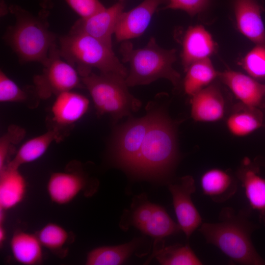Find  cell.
<instances>
[{
	"label": "cell",
	"instance_id": "obj_5",
	"mask_svg": "<svg viewBox=\"0 0 265 265\" xmlns=\"http://www.w3.org/2000/svg\"><path fill=\"white\" fill-rule=\"evenodd\" d=\"M61 57L76 68L80 77L93 68L104 74H114L126 78L128 70L115 55L112 49L91 36L69 32L58 37Z\"/></svg>",
	"mask_w": 265,
	"mask_h": 265
},
{
	"label": "cell",
	"instance_id": "obj_10",
	"mask_svg": "<svg viewBox=\"0 0 265 265\" xmlns=\"http://www.w3.org/2000/svg\"><path fill=\"white\" fill-rule=\"evenodd\" d=\"M168 188L179 226L188 239L202 223V217L191 199L196 190L194 180L191 176H184L169 184Z\"/></svg>",
	"mask_w": 265,
	"mask_h": 265
},
{
	"label": "cell",
	"instance_id": "obj_7",
	"mask_svg": "<svg viewBox=\"0 0 265 265\" xmlns=\"http://www.w3.org/2000/svg\"><path fill=\"white\" fill-rule=\"evenodd\" d=\"M41 74L33 78L34 88L40 99H46L83 86L77 70L61 56L58 46L53 45Z\"/></svg>",
	"mask_w": 265,
	"mask_h": 265
},
{
	"label": "cell",
	"instance_id": "obj_22",
	"mask_svg": "<svg viewBox=\"0 0 265 265\" xmlns=\"http://www.w3.org/2000/svg\"><path fill=\"white\" fill-rule=\"evenodd\" d=\"M62 137L58 132L52 129L26 141L18 149L6 166L19 169L23 164L37 160L46 152L53 142L60 141Z\"/></svg>",
	"mask_w": 265,
	"mask_h": 265
},
{
	"label": "cell",
	"instance_id": "obj_35",
	"mask_svg": "<svg viewBox=\"0 0 265 265\" xmlns=\"http://www.w3.org/2000/svg\"><path fill=\"white\" fill-rule=\"evenodd\" d=\"M6 232L4 229L2 225H0V244L1 246V244L3 243L4 240L6 239Z\"/></svg>",
	"mask_w": 265,
	"mask_h": 265
},
{
	"label": "cell",
	"instance_id": "obj_17",
	"mask_svg": "<svg viewBox=\"0 0 265 265\" xmlns=\"http://www.w3.org/2000/svg\"><path fill=\"white\" fill-rule=\"evenodd\" d=\"M236 24L238 30L256 45H265L262 8L256 0H235Z\"/></svg>",
	"mask_w": 265,
	"mask_h": 265
},
{
	"label": "cell",
	"instance_id": "obj_12",
	"mask_svg": "<svg viewBox=\"0 0 265 265\" xmlns=\"http://www.w3.org/2000/svg\"><path fill=\"white\" fill-rule=\"evenodd\" d=\"M88 186V177L80 167L72 164L66 171L51 175L47 190L52 202L63 205L72 201Z\"/></svg>",
	"mask_w": 265,
	"mask_h": 265
},
{
	"label": "cell",
	"instance_id": "obj_34",
	"mask_svg": "<svg viewBox=\"0 0 265 265\" xmlns=\"http://www.w3.org/2000/svg\"><path fill=\"white\" fill-rule=\"evenodd\" d=\"M41 9L50 10L53 5V0H39Z\"/></svg>",
	"mask_w": 265,
	"mask_h": 265
},
{
	"label": "cell",
	"instance_id": "obj_6",
	"mask_svg": "<svg viewBox=\"0 0 265 265\" xmlns=\"http://www.w3.org/2000/svg\"><path fill=\"white\" fill-rule=\"evenodd\" d=\"M125 79L117 74L92 72L81 77L99 115H108L117 122L139 109L141 103L129 92Z\"/></svg>",
	"mask_w": 265,
	"mask_h": 265
},
{
	"label": "cell",
	"instance_id": "obj_23",
	"mask_svg": "<svg viewBox=\"0 0 265 265\" xmlns=\"http://www.w3.org/2000/svg\"><path fill=\"white\" fill-rule=\"evenodd\" d=\"M43 246L36 234L18 231L14 234L10 247L15 260L24 265H36L42 263Z\"/></svg>",
	"mask_w": 265,
	"mask_h": 265
},
{
	"label": "cell",
	"instance_id": "obj_16",
	"mask_svg": "<svg viewBox=\"0 0 265 265\" xmlns=\"http://www.w3.org/2000/svg\"><path fill=\"white\" fill-rule=\"evenodd\" d=\"M190 102L191 116L195 121L215 122L225 115V100L214 84H211L191 96Z\"/></svg>",
	"mask_w": 265,
	"mask_h": 265
},
{
	"label": "cell",
	"instance_id": "obj_32",
	"mask_svg": "<svg viewBox=\"0 0 265 265\" xmlns=\"http://www.w3.org/2000/svg\"><path fill=\"white\" fill-rule=\"evenodd\" d=\"M168 3L163 9H180L194 16L205 10L210 0H168Z\"/></svg>",
	"mask_w": 265,
	"mask_h": 265
},
{
	"label": "cell",
	"instance_id": "obj_4",
	"mask_svg": "<svg viewBox=\"0 0 265 265\" xmlns=\"http://www.w3.org/2000/svg\"><path fill=\"white\" fill-rule=\"evenodd\" d=\"M120 51L123 61L130 65L125 79L128 86L147 85L161 78L175 87L179 85L180 74L173 67L177 58L175 49L162 48L152 37L145 47L136 49L125 41Z\"/></svg>",
	"mask_w": 265,
	"mask_h": 265
},
{
	"label": "cell",
	"instance_id": "obj_26",
	"mask_svg": "<svg viewBox=\"0 0 265 265\" xmlns=\"http://www.w3.org/2000/svg\"><path fill=\"white\" fill-rule=\"evenodd\" d=\"M136 242L132 241L125 244L96 248L87 256V265H117L123 263L134 251Z\"/></svg>",
	"mask_w": 265,
	"mask_h": 265
},
{
	"label": "cell",
	"instance_id": "obj_36",
	"mask_svg": "<svg viewBox=\"0 0 265 265\" xmlns=\"http://www.w3.org/2000/svg\"><path fill=\"white\" fill-rule=\"evenodd\" d=\"M119 0V1H122V2H123V1L124 0Z\"/></svg>",
	"mask_w": 265,
	"mask_h": 265
},
{
	"label": "cell",
	"instance_id": "obj_31",
	"mask_svg": "<svg viewBox=\"0 0 265 265\" xmlns=\"http://www.w3.org/2000/svg\"><path fill=\"white\" fill-rule=\"evenodd\" d=\"M248 75L257 80L265 79V45H256L242 62Z\"/></svg>",
	"mask_w": 265,
	"mask_h": 265
},
{
	"label": "cell",
	"instance_id": "obj_15",
	"mask_svg": "<svg viewBox=\"0 0 265 265\" xmlns=\"http://www.w3.org/2000/svg\"><path fill=\"white\" fill-rule=\"evenodd\" d=\"M221 80L242 105L259 107L265 96V84L248 75L232 70L218 72Z\"/></svg>",
	"mask_w": 265,
	"mask_h": 265
},
{
	"label": "cell",
	"instance_id": "obj_14",
	"mask_svg": "<svg viewBox=\"0 0 265 265\" xmlns=\"http://www.w3.org/2000/svg\"><path fill=\"white\" fill-rule=\"evenodd\" d=\"M89 101L84 95L71 91L56 96L51 109L53 129L60 134V129L72 126L86 113Z\"/></svg>",
	"mask_w": 265,
	"mask_h": 265
},
{
	"label": "cell",
	"instance_id": "obj_27",
	"mask_svg": "<svg viewBox=\"0 0 265 265\" xmlns=\"http://www.w3.org/2000/svg\"><path fill=\"white\" fill-rule=\"evenodd\" d=\"M154 256L163 265H201L202 262L188 245L175 244L167 247L162 246L155 249Z\"/></svg>",
	"mask_w": 265,
	"mask_h": 265
},
{
	"label": "cell",
	"instance_id": "obj_9",
	"mask_svg": "<svg viewBox=\"0 0 265 265\" xmlns=\"http://www.w3.org/2000/svg\"><path fill=\"white\" fill-rule=\"evenodd\" d=\"M125 217L128 226L153 237L163 238L180 230L163 208L150 203L143 194L135 197Z\"/></svg>",
	"mask_w": 265,
	"mask_h": 265
},
{
	"label": "cell",
	"instance_id": "obj_33",
	"mask_svg": "<svg viewBox=\"0 0 265 265\" xmlns=\"http://www.w3.org/2000/svg\"><path fill=\"white\" fill-rule=\"evenodd\" d=\"M81 18L89 17L106 7L99 0H65Z\"/></svg>",
	"mask_w": 265,
	"mask_h": 265
},
{
	"label": "cell",
	"instance_id": "obj_25",
	"mask_svg": "<svg viewBox=\"0 0 265 265\" xmlns=\"http://www.w3.org/2000/svg\"><path fill=\"white\" fill-rule=\"evenodd\" d=\"M263 114L259 107L244 106L228 117L226 126L233 135L243 137L260 128L263 124Z\"/></svg>",
	"mask_w": 265,
	"mask_h": 265
},
{
	"label": "cell",
	"instance_id": "obj_29",
	"mask_svg": "<svg viewBox=\"0 0 265 265\" xmlns=\"http://www.w3.org/2000/svg\"><path fill=\"white\" fill-rule=\"evenodd\" d=\"M35 234L43 247L54 252L62 250L69 238L68 231L54 223H47Z\"/></svg>",
	"mask_w": 265,
	"mask_h": 265
},
{
	"label": "cell",
	"instance_id": "obj_8",
	"mask_svg": "<svg viewBox=\"0 0 265 265\" xmlns=\"http://www.w3.org/2000/svg\"><path fill=\"white\" fill-rule=\"evenodd\" d=\"M153 110L144 116L132 119L116 131L111 143V154L122 167L132 170L150 127Z\"/></svg>",
	"mask_w": 265,
	"mask_h": 265
},
{
	"label": "cell",
	"instance_id": "obj_28",
	"mask_svg": "<svg viewBox=\"0 0 265 265\" xmlns=\"http://www.w3.org/2000/svg\"><path fill=\"white\" fill-rule=\"evenodd\" d=\"M32 98L40 99L34 89L22 88L1 70H0V102L1 103H21L32 106Z\"/></svg>",
	"mask_w": 265,
	"mask_h": 265
},
{
	"label": "cell",
	"instance_id": "obj_13",
	"mask_svg": "<svg viewBox=\"0 0 265 265\" xmlns=\"http://www.w3.org/2000/svg\"><path fill=\"white\" fill-rule=\"evenodd\" d=\"M166 0H144L130 10L123 11L114 34L118 41L137 38L145 32L158 7Z\"/></svg>",
	"mask_w": 265,
	"mask_h": 265
},
{
	"label": "cell",
	"instance_id": "obj_18",
	"mask_svg": "<svg viewBox=\"0 0 265 265\" xmlns=\"http://www.w3.org/2000/svg\"><path fill=\"white\" fill-rule=\"evenodd\" d=\"M216 49L212 35L202 25L189 27L182 43L181 58L185 71L192 63L210 58Z\"/></svg>",
	"mask_w": 265,
	"mask_h": 265
},
{
	"label": "cell",
	"instance_id": "obj_20",
	"mask_svg": "<svg viewBox=\"0 0 265 265\" xmlns=\"http://www.w3.org/2000/svg\"><path fill=\"white\" fill-rule=\"evenodd\" d=\"M200 185L203 194L217 203L228 200L238 190L237 180L232 173L218 168L204 172L200 178Z\"/></svg>",
	"mask_w": 265,
	"mask_h": 265
},
{
	"label": "cell",
	"instance_id": "obj_21",
	"mask_svg": "<svg viewBox=\"0 0 265 265\" xmlns=\"http://www.w3.org/2000/svg\"><path fill=\"white\" fill-rule=\"evenodd\" d=\"M26 182L18 168L6 166L0 171V210L7 211L24 199Z\"/></svg>",
	"mask_w": 265,
	"mask_h": 265
},
{
	"label": "cell",
	"instance_id": "obj_2",
	"mask_svg": "<svg viewBox=\"0 0 265 265\" xmlns=\"http://www.w3.org/2000/svg\"><path fill=\"white\" fill-rule=\"evenodd\" d=\"M8 8L16 21L6 29L4 42L16 53L21 64L35 62L44 66L58 38L49 28L50 10L41 9L34 15L18 5L12 4Z\"/></svg>",
	"mask_w": 265,
	"mask_h": 265
},
{
	"label": "cell",
	"instance_id": "obj_24",
	"mask_svg": "<svg viewBox=\"0 0 265 265\" xmlns=\"http://www.w3.org/2000/svg\"><path fill=\"white\" fill-rule=\"evenodd\" d=\"M184 89L190 97L210 85L218 76L210 58L192 63L186 71Z\"/></svg>",
	"mask_w": 265,
	"mask_h": 265
},
{
	"label": "cell",
	"instance_id": "obj_11",
	"mask_svg": "<svg viewBox=\"0 0 265 265\" xmlns=\"http://www.w3.org/2000/svg\"><path fill=\"white\" fill-rule=\"evenodd\" d=\"M124 8L123 2L119 1L89 17L80 18L69 32L85 34L112 47V36Z\"/></svg>",
	"mask_w": 265,
	"mask_h": 265
},
{
	"label": "cell",
	"instance_id": "obj_30",
	"mask_svg": "<svg viewBox=\"0 0 265 265\" xmlns=\"http://www.w3.org/2000/svg\"><path fill=\"white\" fill-rule=\"evenodd\" d=\"M25 130L17 125L9 126L0 138V171L9 162L10 156L14 153L15 146L24 138Z\"/></svg>",
	"mask_w": 265,
	"mask_h": 265
},
{
	"label": "cell",
	"instance_id": "obj_1",
	"mask_svg": "<svg viewBox=\"0 0 265 265\" xmlns=\"http://www.w3.org/2000/svg\"><path fill=\"white\" fill-rule=\"evenodd\" d=\"M249 209L237 212L223 208L215 223H203L199 229L208 243L217 247L232 263L246 265H265L256 250L251 236L257 226L249 220Z\"/></svg>",
	"mask_w": 265,
	"mask_h": 265
},
{
	"label": "cell",
	"instance_id": "obj_19",
	"mask_svg": "<svg viewBox=\"0 0 265 265\" xmlns=\"http://www.w3.org/2000/svg\"><path fill=\"white\" fill-rule=\"evenodd\" d=\"M237 177L250 207L260 212L262 220L265 221V179L260 175L259 167L245 158L237 171Z\"/></svg>",
	"mask_w": 265,
	"mask_h": 265
},
{
	"label": "cell",
	"instance_id": "obj_3",
	"mask_svg": "<svg viewBox=\"0 0 265 265\" xmlns=\"http://www.w3.org/2000/svg\"><path fill=\"white\" fill-rule=\"evenodd\" d=\"M178 159L175 125L162 109L153 110L150 127L132 171L146 177L166 176Z\"/></svg>",
	"mask_w": 265,
	"mask_h": 265
}]
</instances>
